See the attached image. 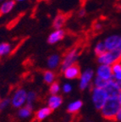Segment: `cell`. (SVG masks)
Segmentation results:
<instances>
[{
	"label": "cell",
	"mask_w": 121,
	"mask_h": 122,
	"mask_svg": "<svg viewBox=\"0 0 121 122\" xmlns=\"http://www.w3.org/2000/svg\"><path fill=\"white\" fill-rule=\"evenodd\" d=\"M27 92L24 89H18L12 97L11 103L15 108H21L26 101Z\"/></svg>",
	"instance_id": "5b68a950"
},
{
	"label": "cell",
	"mask_w": 121,
	"mask_h": 122,
	"mask_svg": "<svg viewBox=\"0 0 121 122\" xmlns=\"http://www.w3.org/2000/svg\"><path fill=\"white\" fill-rule=\"evenodd\" d=\"M65 36V31L63 29H55L49 34L47 37V42L48 44H56L61 41Z\"/></svg>",
	"instance_id": "30bf717a"
},
{
	"label": "cell",
	"mask_w": 121,
	"mask_h": 122,
	"mask_svg": "<svg viewBox=\"0 0 121 122\" xmlns=\"http://www.w3.org/2000/svg\"><path fill=\"white\" fill-rule=\"evenodd\" d=\"M48 107H50L53 110L58 109L63 103V98L61 96H59L57 94L51 95V97L48 98Z\"/></svg>",
	"instance_id": "5bb4252c"
},
{
	"label": "cell",
	"mask_w": 121,
	"mask_h": 122,
	"mask_svg": "<svg viewBox=\"0 0 121 122\" xmlns=\"http://www.w3.org/2000/svg\"><path fill=\"white\" fill-rule=\"evenodd\" d=\"M52 111H53V109L50 107H44V108L40 109L36 114V120H38V121H41V120H44L48 115L51 114Z\"/></svg>",
	"instance_id": "9a60e30c"
},
{
	"label": "cell",
	"mask_w": 121,
	"mask_h": 122,
	"mask_svg": "<svg viewBox=\"0 0 121 122\" xmlns=\"http://www.w3.org/2000/svg\"><path fill=\"white\" fill-rule=\"evenodd\" d=\"M0 1H4V0H0Z\"/></svg>",
	"instance_id": "e575fe53"
},
{
	"label": "cell",
	"mask_w": 121,
	"mask_h": 122,
	"mask_svg": "<svg viewBox=\"0 0 121 122\" xmlns=\"http://www.w3.org/2000/svg\"><path fill=\"white\" fill-rule=\"evenodd\" d=\"M121 36H117V35H114V36H110L108 37H107L104 40V44L106 46L107 50H113L118 48Z\"/></svg>",
	"instance_id": "8fae6325"
},
{
	"label": "cell",
	"mask_w": 121,
	"mask_h": 122,
	"mask_svg": "<svg viewBox=\"0 0 121 122\" xmlns=\"http://www.w3.org/2000/svg\"><path fill=\"white\" fill-rule=\"evenodd\" d=\"M108 81L104 80V79H102L98 76H96L94 80V86L96 87H100V88H105L108 84Z\"/></svg>",
	"instance_id": "603a6c76"
},
{
	"label": "cell",
	"mask_w": 121,
	"mask_h": 122,
	"mask_svg": "<svg viewBox=\"0 0 121 122\" xmlns=\"http://www.w3.org/2000/svg\"><path fill=\"white\" fill-rule=\"evenodd\" d=\"M15 1H17V2H24L25 0H15Z\"/></svg>",
	"instance_id": "d6a6232c"
},
{
	"label": "cell",
	"mask_w": 121,
	"mask_h": 122,
	"mask_svg": "<svg viewBox=\"0 0 121 122\" xmlns=\"http://www.w3.org/2000/svg\"><path fill=\"white\" fill-rule=\"evenodd\" d=\"M107 51L106 46L104 44V42H99L96 43V45L95 46L94 48V53L96 56H99L102 53H104Z\"/></svg>",
	"instance_id": "7402d4cb"
},
{
	"label": "cell",
	"mask_w": 121,
	"mask_h": 122,
	"mask_svg": "<svg viewBox=\"0 0 121 122\" xmlns=\"http://www.w3.org/2000/svg\"><path fill=\"white\" fill-rule=\"evenodd\" d=\"M0 102H1V100H0Z\"/></svg>",
	"instance_id": "d590c367"
},
{
	"label": "cell",
	"mask_w": 121,
	"mask_h": 122,
	"mask_svg": "<svg viewBox=\"0 0 121 122\" xmlns=\"http://www.w3.org/2000/svg\"><path fill=\"white\" fill-rule=\"evenodd\" d=\"M9 103H10V100L9 99H4V100L0 102V110L5 109L6 107L9 105Z\"/></svg>",
	"instance_id": "484cf974"
},
{
	"label": "cell",
	"mask_w": 121,
	"mask_h": 122,
	"mask_svg": "<svg viewBox=\"0 0 121 122\" xmlns=\"http://www.w3.org/2000/svg\"><path fill=\"white\" fill-rule=\"evenodd\" d=\"M121 60V51L119 48L113 50H107L101 55L97 56V61L100 65H113Z\"/></svg>",
	"instance_id": "7a4b0ae2"
},
{
	"label": "cell",
	"mask_w": 121,
	"mask_h": 122,
	"mask_svg": "<svg viewBox=\"0 0 121 122\" xmlns=\"http://www.w3.org/2000/svg\"><path fill=\"white\" fill-rule=\"evenodd\" d=\"M66 16L64 15H62V14L58 15L53 20V27L54 29H62L65 22H66Z\"/></svg>",
	"instance_id": "2e32d148"
},
{
	"label": "cell",
	"mask_w": 121,
	"mask_h": 122,
	"mask_svg": "<svg viewBox=\"0 0 121 122\" xmlns=\"http://www.w3.org/2000/svg\"><path fill=\"white\" fill-rule=\"evenodd\" d=\"M83 103L81 100H76L75 102H72L69 104L68 108H67V111L70 114H76V113L79 112V110L81 109Z\"/></svg>",
	"instance_id": "d6986e66"
},
{
	"label": "cell",
	"mask_w": 121,
	"mask_h": 122,
	"mask_svg": "<svg viewBox=\"0 0 121 122\" xmlns=\"http://www.w3.org/2000/svg\"><path fill=\"white\" fill-rule=\"evenodd\" d=\"M105 89H106L109 97H118V95L121 91L119 83L114 79H111V80L108 81Z\"/></svg>",
	"instance_id": "9c48e42d"
},
{
	"label": "cell",
	"mask_w": 121,
	"mask_h": 122,
	"mask_svg": "<svg viewBox=\"0 0 121 122\" xmlns=\"http://www.w3.org/2000/svg\"><path fill=\"white\" fill-rule=\"evenodd\" d=\"M63 72H64V77L66 79H69V80H74V79L79 78L81 75V69H80L79 65L76 64L69 66L64 71H63Z\"/></svg>",
	"instance_id": "52a82bcc"
},
{
	"label": "cell",
	"mask_w": 121,
	"mask_h": 122,
	"mask_svg": "<svg viewBox=\"0 0 121 122\" xmlns=\"http://www.w3.org/2000/svg\"><path fill=\"white\" fill-rule=\"evenodd\" d=\"M32 111V104L30 103H27V104L23 108H20L18 113V115H19L20 118L25 119L29 117L31 114Z\"/></svg>",
	"instance_id": "ac0fdd59"
},
{
	"label": "cell",
	"mask_w": 121,
	"mask_h": 122,
	"mask_svg": "<svg viewBox=\"0 0 121 122\" xmlns=\"http://www.w3.org/2000/svg\"><path fill=\"white\" fill-rule=\"evenodd\" d=\"M108 97H109V96H108L105 88L94 86V88L92 89V102L95 108L97 110L102 109V108L108 101Z\"/></svg>",
	"instance_id": "3957f363"
},
{
	"label": "cell",
	"mask_w": 121,
	"mask_h": 122,
	"mask_svg": "<svg viewBox=\"0 0 121 122\" xmlns=\"http://www.w3.org/2000/svg\"><path fill=\"white\" fill-rule=\"evenodd\" d=\"M15 6V0H4L0 6V15L10 14Z\"/></svg>",
	"instance_id": "7c38bea8"
},
{
	"label": "cell",
	"mask_w": 121,
	"mask_h": 122,
	"mask_svg": "<svg viewBox=\"0 0 121 122\" xmlns=\"http://www.w3.org/2000/svg\"><path fill=\"white\" fill-rule=\"evenodd\" d=\"M60 90V86H59V84L58 82L54 81L50 85V87H49V93L51 95H55V94H57L58 92H59Z\"/></svg>",
	"instance_id": "cb8c5ba5"
},
{
	"label": "cell",
	"mask_w": 121,
	"mask_h": 122,
	"mask_svg": "<svg viewBox=\"0 0 121 122\" xmlns=\"http://www.w3.org/2000/svg\"><path fill=\"white\" fill-rule=\"evenodd\" d=\"M78 15H79L80 17H83L84 15H86V10H83V9H81V10L79 11Z\"/></svg>",
	"instance_id": "f546056e"
},
{
	"label": "cell",
	"mask_w": 121,
	"mask_h": 122,
	"mask_svg": "<svg viewBox=\"0 0 121 122\" xmlns=\"http://www.w3.org/2000/svg\"><path fill=\"white\" fill-rule=\"evenodd\" d=\"M119 48V50H120V51H121V40H120V42H119V48Z\"/></svg>",
	"instance_id": "1f68e13d"
},
{
	"label": "cell",
	"mask_w": 121,
	"mask_h": 122,
	"mask_svg": "<svg viewBox=\"0 0 121 122\" xmlns=\"http://www.w3.org/2000/svg\"><path fill=\"white\" fill-rule=\"evenodd\" d=\"M112 66V72H113V79L117 81H121V62H117Z\"/></svg>",
	"instance_id": "e0dca14e"
},
{
	"label": "cell",
	"mask_w": 121,
	"mask_h": 122,
	"mask_svg": "<svg viewBox=\"0 0 121 122\" xmlns=\"http://www.w3.org/2000/svg\"><path fill=\"white\" fill-rule=\"evenodd\" d=\"M12 51V46L9 42L0 43V58L10 54Z\"/></svg>",
	"instance_id": "ffe728a7"
},
{
	"label": "cell",
	"mask_w": 121,
	"mask_h": 122,
	"mask_svg": "<svg viewBox=\"0 0 121 122\" xmlns=\"http://www.w3.org/2000/svg\"><path fill=\"white\" fill-rule=\"evenodd\" d=\"M118 82H119V81H118ZM119 85H120V87H121V81H120V82H119Z\"/></svg>",
	"instance_id": "836d02e7"
},
{
	"label": "cell",
	"mask_w": 121,
	"mask_h": 122,
	"mask_svg": "<svg viewBox=\"0 0 121 122\" xmlns=\"http://www.w3.org/2000/svg\"><path fill=\"white\" fill-rule=\"evenodd\" d=\"M78 56H79V51L77 48H72L70 51L67 52L66 54L64 55V57L63 58L62 61H61V70L64 71L69 66L76 64Z\"/></svg>",
	"instance_id": "277c9868"
},
{
	"label": "cell",
	"mask_w": 121,
	"mask_h": 122,
	"mask_svg": "<svg viewBox=\"0 0 121 122\" xmlns=\"http://www.w3.org/2000/svg\"><path fill=\"white\" fill-rule=\"evenodd\" d=\"M61 61H62V59H61V57L59 54H56V53L52 54L47 59V67L51 70H55L61 65Z\"/></svg>",
	"instance_id": "4fadbf2b"
},
{
	"label": "cell",
	"mask_w": 121,
	"mask_h": 122,
	"mask_svg": "<svg viewBox=\"0 0 121 122\" xmlns=\"http://www.w3.org/2000/svg\"><path fill=\"white\" fill-rule=\"evenodd\" d=\"M120 62H121V60H120Z\"/></svg>",
	"instance_id": "8d00e7d4"
},
{
	"label": "cell",
	"mask_w": 121,
	"mask_h": 122,
	"mask_svg": "<svg viewBox=\"0 0 121 122\" xmlns=\"http://www.w3.org/2000/svg\"><path fill=\"white\" fill-rule=\"evenodd\" d=\"M115 121L121 122V107L117 113V115H116V118H115Z\"/></svg>",
	"instance_id": "83f0119b"
},
{
	"label": "cell",
	"mask_w": 121,
	"mask_h": 122,
	"mask_svg": "<svg viewBox=\"0 0 121 122\" xmlns=\"http://www.w3.org/2000/svg\"><path fill=\"white\" fill-rule=\"evenodd\" d=\"M72 90V86L69 83H66V84H64V86H63V91L65 92V93H69V92H70Z\"/></svg>",
	"instance_id": "4316f807"
},
{
	"label": "cell",
	"mask_w": 121,
	"mask_h": 122,
	"mask_svg": "<svg viewBox=\"0 0 121 122\" xmlns=\"http://www.w3.org/2000/svg\"><path fill=\"white\" fill-rule=\"evenodd\" d=\"M102 25L101 23H95V25H94L95 30H102Z\"/></svg>",
	"instance_id": "f1b7e54d"
},
{
	"label": "cell",
	"mask_w": 121,
	"mask_h": 122,
	"mask_svg": "<svg viewBox=\"0 0 121 122\" xmlns=\"http://www.w3.org/2000/svg\"><path fill=\"white\" fill-rule=\"evenodd\" d=\"M94 72L91 69H87L83 73H81L80 76V89L85 90L86 88H87L92 80Z\"/></svg>",
	"instance_id": "8992f818"
},
{
	"label": "cell",
	"mask_w": 121,
	"mask_h": 122,
	"mask_svg": "<svg viewBox=\"0 0 121 122\" xmlns=\"http://www.w3.org/2000/svg\"><path fill=\"white\" fill-rule=\"evenodd\" d=\"M56 75L53 71H46L43 73V81L47 84H52L55 81Z\"/></svg>",
	"instance_id": "44dd1931"
},
{
	"label": "cell",
	"mask_w": 121,
	"mask_h": 122,
	"mask_svg": "<svg viewBox=\"0 0 121 122\" xmlns=\"http://www.w3.org/2000/svg\"><path fill=\"white\" fill-rule=\"evenodd\" d=\"M120 107L121 106L118 101L117 97H109L108 101L101 109L102 116L107 120L114 121Z\"/></svg>",
	"instance_id": "6da1fadb"
},
{
	"label": "cell",
	"mask_w": 121,
	"mask_h": 122,
	"mask_svg": "<svg viewBox=\"0 0 121 122\" xmlns=\"http://www.w3.org/2000/svg\"><path fill=\"white\" fill-rule=\"evenodd\" d=\"M96 76L107 81L113 79L112 66L108 65H100L96 70Z\"/></svg>",
	"instance_id": "ba28073f"
},
{
	"label": "cell",
	"mask_w": 121,
	"mask_h": 122,
	"mask_svg": "<svg viewBox=\"0 0 121 122\" xmlns=\"http://www.w3.org/2000/svg\"><path fill=\"white\" fill-rule=\"evenodd\" d=\"M36 94L35 92H27V97H26L27 103H32L36 100Z\"/></svg>",
	"instance_id": "d4e9b609"
},
{
	"label": "cell",
	"mask_w": 121,
	"mask_h": 122,
	"mask_svg": "<svg viewBox=\"0 0 121 122\" xmlns=\"http://www.w3.org/2000/svg\"><path fill=\"white\" fill-rule=\"evenodd\" d=\"M117 98H118V101H119V104H120V106H121V91H120V92L119 93V95H118Z\"/></svg>",
	"instance_id": "4dcf8cb0"
}]
</instances>
